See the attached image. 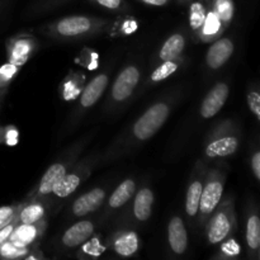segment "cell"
Here are the masks:
<instances>
[{"instance_id": "33", "label": "cell", "mask_w": 260, "mask_h": 260, "mask_svg": "<svg viewBox=\"0 0 260 260\" xmlns=\"http://www.w3.org/2000/svg\"><path fill=\"white\" fill-rule=\"evenodd\" d=\"M251 168H253L254 175L256 177V179L260 182V151L255 152L253 155V159H251Z\"/></svg>"}, {"instance_id": "10", "label": "cell", "mask_w": 260, "mask_h": 260, "mask_svg": "<svg viewBox=\"0 0 260 260\" xmlns=\"http://www.w3.org/2000/svg\"><path fill=\"white\" fill-rule=\"evenodd\" d=\"M91 27V22L86 17H68L61 19L57 23V32L65 37H74V36L84 35Z\"/></svg>"}, {"instance_id": "27", "label": "cell", "mask_w": 260, "mask_h": 260, "mask_svg": "<svg viewBox=\"0 0 260 260\" xmlns=\"http://www.w3.org/2000/svg\"><path fill=\"white\" fill-rule=\"evenodd\" d=\"M178 65L174 61H164L162 65H160L156 70L152 73L151 80L152 81H161L164 79L169 78L172 74H174L177 71Z\"/></svg>"}, {"instance_id": "4", "label": "cell", "mask_w": 260, "mask_h": 260, "mask_svg": "<svg viewBox=\"0 0 260 260\" xmlns=\"http://www.w3.org/2000/svg\"><path fill=\"white\" fill-rule=\"evenodd\" d=\"M223 193V184L218 179H210L207 184L203 187L202 194H201L200 210L201 213L205 216L211 215L220 203Z\"/></svg>"}, {"instance_id": "26", "label": "cell", "mask_w": 260, "mask_h": 260, "mask_svg": "<svg viewBox=\"0 0 260 260\" xmlns=\"http://www.w3.org/2000/svg\"><path fill=\"white\" fill-rule=\"evenodd\" d=\"M215 13L221 22H230L234 15L233 0H215Z\"/></svg>"}, {"instance_id": "13", "label": "cell", "mask_w": 260, "mask_h": 260, "mask_svg": "<svg viewBox=\"0 0 260 260\" xmlns=\"http://www.w3.org/2000/svg\"><path fill=\"white\" fill-rule=\"evenodd\" d=\"M154 194L149 188H144L136 194L134 203V213L137 220L146 221L151 216Z\"/></svg>"}, {"instance_id": "38", "label": "cell", "mask_w": 260, "mask_h": 260, "mask_svg": "<svg viewBox=\"0 0 260 260\" xmlns=\"http://www.w3.org/2000/svg\"><path fill=\"white\" fill-rule=\"evenodd\" d=\"M259 248H260V246H259ZM259 258H260V254H259Z\"/></svg>"}, {"instance_id": "34", "label": "cell", "mask_w": 260, "mask_h": 260, "mask_svg": "<svg viewBox=\"0 0 260 260\" xmlns=\"http://www.w3.org/2000/svg\"><path fill=\"white\" fill-rule=\"evenodd\" d=\"M222 249L228 255H236V254H239V251H240V248H239V245L234 240L226 243Z\"/></svg>"}, {"instance_id": "11", "label": "cell", "mask_w": 260, "mask_h": 260, "mask_svg": "<svg viewBox=\"0 0 260 260\" xmlns=\"http://www.w3.org/2000/svg\"><path fill=\"white\" fill-rule=\"evenodd\" d=\"M107 85H108V78H107V75L95 76V78L86 85L83 94H81V106L85 107V108L94 106V104L99 101V98L102 96L103 91L106 90Z\"/></svg>"}, {"instance_id": "30", "label": "cell", "mask_w": 260, "mask_h": 260, "mask_svg": "<svg viewBox=\"0 0 260 260\" xmlns=\"http://www.w3.org/2000/svg\"><path fill=\"white\" fill-rule=\"evenodd\" d=\"M15 217H17V213H15L14 207H12V206L0 207V229L12 222Z\"/></svg>"}, {"instance_id": "36", "label": "cell", "mask_w": 260, "mask_h": 260, "mask_svg": "<svg viewBox=\"0 0 260 260\" xmlns=\"http://www.w3.org/2000/svg\"><path fill=\"white\" fill-rule=\"evenodd\" d=\"M17 139H18V134L15 129H9V132H8L7 135V142L9 145H14L15 142H17Z\"/></svg>"}, {"instance_id": "3", "label": "cell", "mask_w": 260, "mask_h": 260, "mask_svg": "<svg viewBox=\"0 0 260 260\" xmlns=\"http://www.w3.org/2000/svg\"><path fill=\"white\" fill-rule=\"evenodd\" d=\"M229 91H230L229 86L223 83L213 86L201 106V116L203 118H211V117L216 116L225 106L229 98Z\"/></svg>"}, {"instance_id": "37", "label": "cell", "mask_w": 260, "mask_h": 260, "mask_svg": "<svg viewBox=\"0 0 260 260\" xmlns=\"http://www.w3.org/2000/svg\"><path fill=\"white\" fill-rule=\"evenodd\" d=\"M141 2L146 3L149 5H155V7H162V5L167 4L169 0H141Z\"/></svg>"}, {"instance_id": "21", "label": "cell", "mask_w": 260, "mask_h": 260, "mask_svg": "<svg viewBox=\"0 0 260 260\" xmlns=\"http://www.w3.org/2000/svg\"><path fill=\"white\" fill-rule=\"evenodd\" d=\"M30 52V43L27 40H18L10 50L9 62L20 66L27 61Z\"/></svg>"}, {"instance_id": "35", "label": "cell", "mask_w": 260, "mask_h": 260, "mask_svg": "<svg viewBox=\"0 0 260 260\" xmlns=\"http://www.w3.org/2000/svg\"><path fill=\"white\" fill-rule=\"evenodd\" d=\"M95 2L102 7L108 8V9H117L122 4V0H95Z\"/></svg>"}, {"instance_id": "7", "label": "cell", "mask_w": 260, "mask_h": 260, "mask_svg": "<svg viewBox=\"0 0 260 260\" xmlns=\"http://www.w3.org/2000/svg\"><path fill=\"white\" fill-rule=\"evenodd\" d=\"M94 233L93 223L89 221H80L65 231L62 236V243L68 248H76L86 243Z\"/></svg>"}, {"instance_id": "17", "label": "cell", "mask_w": 260, "mask_h": 260, "mask_svg": "<svg viewBox=\"0 0 260 260\" xmlns=\"http://www.w3.org/2000/svg\"><path fill=\"white\" fill-rule=\"evenodd\" d=\"M139 249V236L134 231L123 233L114 241V250L122 256H131Z\"/></svg>"}, {"instance_id": "28", "label": "cell", "mask_w": 260, "mask_h": 260, "mask_svg": "<svg viewBox=\"0 0 260 260\" xmlns=\"http://www.w3.org/2000/svg\"><path fill=\"white\" fill-rule=\"evenodd\" d=\"M220 18L217 17L215 12L207 14L205 23H203V33L207 36H212L217 33L218 29H220Z\"/></svg>"}, {"instance_id": "32", "label": "cell", "mask_w": 260, "mask_h": 260, "mask_svg": "<svg viewBox=\"0 0 260 260\" xmlns=\"http://www.w3.org/2000/svg\"><path fill=\"white\" fill-rule=\"evenodd\" d=\"M17 223H18V217H15L12 222L8 223V225L4 226L3 229H0V246H2L5 241L9 240L10 234H12V231L14 230V228Z\"/></svg>"}, {"instance_id": "12", "label": "cell", "mask_w": 260, "mask_h": 260, "mask_svg": "<svg viewBox=\"0 0 260 260\" xmlns=\"http://www.w3.org/2000/svg\"><path fill=\"white\" fill-rule=\"evenodd\" d=\"M238 147L239 141L236 137H222V139L215 140L211 144H208V146L206 147V155L211 159L229 156V155H233L234 152H236Z\"/></svg>"}, {"instance_id": "23", "label": "cell", "mask_w": 260, "mask_h": 260, "mask_svg": "<svg viewBox=\"0 0 260 260\" xmlns=\"http://www.w3.org/2000/svg\"><path fill=\"white\" fill-rule=\"evenodd\" d=\"M45 215V210L41 205H29L20 211L18 216V221L20 223H36L41 220Z\"/></svg>"}, {"instance_id": "8", "label": "cell", "mask_w": 260, "mask_h": 260, "mask_svg": "<svg viewBox=\"0 0 260 260\" xmlns=\"http://www.w3.org/2000/svg\"><path fill=\"white\" fill-rule=\"evenodd\" d=\"M231 231V220L225 211H220L208 223V241L211 244L222 243Z\"/></svg>"}, {"instance_id": "15", "label": "cell", "mask_w": 260, "mask_h": 260, "mask_svg": "<svg viewBox=\"0 0 260 260\" xmlns=\"http://www.w3.org/2000/svg\"><path fill=\"white\" fill-rule=\"evenodd\" d=\"M37 234V228L33 223H20V225H15L14 230L9 236V241L18 246L27 248L30 243L35 241Z\"/></svg>"}, {"instance_id": "25", "label": "cell", "mask_w": 260, "mask_h": 260, "mask_svg": "<svg viewBox=\"0 0 260 260\" xmlns=\"http://www.w3.org/2000/svg\"><path fill=\"white\" fill-rule=\"evenodd\" d=\"M28 249L23 248V246H18L13 244L12 241H5L2 246H0V256L4 259H18L23 258L27 255Z\"/></svg>"}, {"instance_id": "29", "label": "cell", "mask_w": 260, "mask_h": 260, "mask_svg": "<svg viewBox=\"0 0 260 260\" xmlns=\"http://www.w3.org/2000/svg\"><path fill=\"white\" fill-rule=\"evenodd\" d=\"M17 65L9 62L5 63L0 68V88H4V86L8 85L12 78L14 76V74L17 73Z\"/></svg>"}, {"instance_id": "2", "label": "cell", "mask_w": 260, "mask_h": 260, "mask_svg": "<svg viewBox=\"0 0 260 260\" xmlns=\"http://www.w3.org/2000/svg\"><path fill=\"white\" fill-rule=\"evenodd\" d=\"M140 80V73L135 66H128L124 69L118 78L116 79L112 88V96L114 101L121 102L128 98L134 93L137 83Z\"/></svg>"}, {"instance_id": "18", "label": "cell", "mask_w": 260, "mask_h": 260, "mask_svg": "<svg viewBox=\"0 0 260 260\" xmlns=\"http://www.w3.org/2000/svg\"><path fill=\"white\" fill-rule=\"evenodd\" d=\"M135 189H136V185H135L134 180L126 179L124 182H122L117 187V189L114 190L113 194L111 196V198H109V206L112 208L122 207L124 203H127L131 200L135 193Z\"/></svg>"}, {"instance_id": "14", "label": "cell", "mask_w": 260, "mask_h": 260, "mask_svg": "<svg viewBox=\"0 0 260 260\" xmlns=\"http://www.w3.org/2000/svg\"><path fill=\"white\" fill-rule=\"evenodd\" d=\"M66 175V169L62 164H53L47 169L45 175L42 177L38 187V193L42 196L52 193L53 187Z\"/></svg>"}, {"instance_id": "22", "label": "cell", "mask_w": 260, "mask_h": 260, "mask_svg": "<svg viewBox=\"0 0 260 260\" xmlns=\"http://www.w3.org/2000/svg\"><path fill=\"white\" fill-rule=\"evenodd\" d=\"M246 241L251 250H256L260 246V218L250 216L246 225Z\"/></svg>"}, {"instance_id": "20", "label": "cell", "mask_w": 260, "mask_h": 260, "mask_svg": "<svg viewBox=\"0 0 260 260\" xmlns=\"http://www.w3.org/2000/svg\"><path fill=\"white\" fill-rule=\"evenodd\" d=\"M80 177L76 174H69L65 175L57 184L53 187L52 193L60 198H65L70 196L71 193L75 192L78 187L80 185Z\"/></svg>"}, {"instance_id": "5", "label": "cell", "mask_w": 260, "mask_h": 260, "mask_svg": "<svg viewBox=\"0 0 260 260\" xmlns=\"http://www.w3.org/2000/svg\"><path fill=\"white\" fill-rule=\"evenodd\" d=\"M234 53V43L229 38H221L216 41L210 48H208L206 61L211 69H220L225 65Z\"/></svg>"}, {"instance_id": "31", "label": "cell", "mask_w": 260, "mask_h": 260, "mask_svg": "<svg viewBox=\"0 0 260 260\" xmlns=\"http://www.w3.org/2000/svg\"><path fill=\"white\" fill-rule=\"evenodd\" d=\"M248 106L250 111L255 114L256 118L260 121V94L256 91H250L248 94Z\"/></svg>"}, {"instance_id": "9", "label": "cell", "mask_w": 260, "mask_h": 260, "mask_svg": "<svg viewBox=\"0 0 260 260\" xmlns=\"http://www.w3.org/2000/svg\"><path fill=\"white\" fill-rule=\"evenodd\" d=\"M168 236H169L170 248L175 254H183L187 250L188 236L182 218L174 217L170 221L169 228H168Z\"/></svg>"}, {"instance_id": "1", "label": "cell", "mask_w": 260, "mask_h": 260, "mask_svg": "<svg viewBox=\"0 0 260 260\" xmlns=\"http://www.w3.org/2000/svg\"><path fill=\"white\" fill-rule=\"evenodd\" d=\"M169 116V107L164 103H157L150 107L134 126V135L139 140H147L154 136Z\"/></svg>"}, {"instance_id": "16", "label": "cell", "mask_w": 260, "mask_h": 260, "mask_svg": "<svg viewBox=\"0 0 260 260\" xmlns=\"http://www.w3.org/2000/svg\"><path fill=\"white\" fill-rule=\"evenodd\" d=\"M185 47V41L182 35H173L168 38L160 50V60L162 61H174L180 56Z\"/></svg>"}, {"instance_id": "19", "label": "cell", "mask_w": 260, "mask_h": 260, "mask_svg": "<svg viewBox=\"0 0 260 260\" xmlns=\"http://www.w3.org/2000/svg\"><path fill=\"white\" fill-rule=\"evenodd\" d=\"M202 189H203V184L202 182H200V180H194V182L190 183V185L188 187L187 201H185V210H187L188 216H190V217L197 215V212L200 211V202H201Z\"/></svg>"}, {"instance_id": "6", "label": "cell", "mask_w": 260, "mask_h": 260, "mask_svg": "<svg viewBox=\"0 0 260 260\" xmlns=\"http://www.w3.org/2000/svg\"><path fill=\"white\" fill-rule=\"evenodd\" d=\"M104 198H106V192L101 188H95V189L79 197L74 202L73 212L76 216H85L88 213L94 212V211L101 207Z\"/></svg>"}, {"instance_id": "24", "label": "cell", "mask_w": 260, "mask_h": 260, "mask_svg": "<svg viewBox=\"0 0 260 260\" xmlns=\"http://www.w3.org/2000/svg\"><path fill=\"white\" fill-rule=\"evenodd\" d=\"M207 13H206L205 5L201 2H194L190 4L189 8V24L194 30H198L203 27Z\"/></svg>"}]
</instances>
